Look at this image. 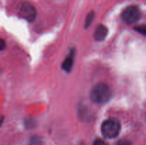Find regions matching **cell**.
Masks as SVG:
<instances>
[{
  "mask_svg": "<svg viewBox=\"0 0 146 145\" xmlns=\"http://www.w3.org/2000/svg\"><path fill=\"white\" fill-rule=\"evenodd\" d=\"M117 145H131V143L128 140H121Z\"/></svg>",
  "mask_w": 146,
  "mask_h": 145,
  "instance_id": "10",
  "label": "cell"
},
{
  "mask_svg": "<svg viewBox=\"0 0 146 145\" xmlns=\"http://www.w3.org/2000/svg\"><path fill=\"white\" fill-rule=\"evenodd\" d=\"M74 51L72 50L71 51L70 53L68 54V56L66 58V59L64 60V62H63L62 65V68L66 71V72H70L72 68L73 65H74Z\"/></svg>",
  "mask_w": 146,
  "mask_h": 145,
  "instance_id": "5",
  "label": "cell"
},
{
  "mask_svg": "<svg viewBox=\"0 0 146 145\" xmlns=\"http://www.w3.org/2000/svg\"><path fill=\"white\" fill-rule=\"evenodd\" d=\"M91 99L96 104H104L108 102L111 97L109 87L105 83H98L91 91Z\"/></svg>",
  "mask_w": 146,
  "mask_h": 145,
  "instance_id": "1",
  "label": "cell"
},
{
  "mask_svg": "<svg viewBox=\"0 0 146 145\" xmlns=\"http://www.w3.org/2000/svg\"><path fill=\"white\" fill-rule=\"evenodd\" d=\"M136 31H138L139 33H141L143 34H145V26H137L135 28Z\"/></svg>",
  "mask_w": 146,
  "mask_h": 145,
  "instance_id": "8",
  "label": "cell"
},
{
  "mask_svg": "<svg viewBox=\"0 0 146 145\" xmlns=\"http://www.w3.org/2000/svg\"><path fill=\"white\" fill-rule=\"evenodd\" d=\"M108 34V29L104 25H99L94 32V38L96 41H101L104 40Z\"/></svg>",
  "mask_w": 146,
  "mask_h": 145,
  "instance_id": "6",
  "label": "cell"
},
{
  "mask_svg": "<svg viewBox=\"0 0 146 145\" xmlns=\"http://www.w3.org/2000/svg\"><path fill=\"white\" fill-rule=\"evenodd\" d=\"M121 131V123L114 118L108 119L103 123L101 126V132L106 138L113 139L119 134Z\"/></svg>",
  "mask_w": 146,
  "mask_h": 145,
  "instance_id": "2",
  "label": "cell"
},
{
  "mask_svg": "<svg viewBox=\"0 0 146 145\" xmlns=\"http://www.w3.org/2000/svg\"><path fill=\"white\" fill-rule=\"evenodd\" d=\"M5 46H6L5 41H4L3 39H1V38H0V51L4 50V48H5Z\"/></svg>",
  "mask_w": 146,
  "mask_h": 145,
  "instance_id": "11",
  "label": "cell"
},
{
  "mask_svg": "<svg viewBox=\"0 0 146 145\" xmlns=\"http://www.w3.org/2000/svg\"><path fill=\"white\" fill-rule=\"evenodd\" d=\"M19 16L28 21H32L36 16V11L32 4L29 2H24L21 4L19 10Z\"/></svg>",
  "mask_w": 146,
  "mask_h": 145,
  "instance_id": "4",
  "label": "cell"
},
{
  "mask_svg": "<svg viewBox=\"0 0 146 145\" xmlns=\"http://www.w3.org/2000/svg\"><path fill=\"white\" fill-rule=\"evenodd\" d=\"M94 12H90L89 14H88V16H87L86 17V23H85L86 28H87V27L91 24L93 19H94Z\"/></svg>",
  "mask_w": 146,
  "mask_h": 145,
  "instance_id": "7",
  "label": "cell"
},
{
  "mask_svg": "<svg viewBox=\"0 0 146 145\" xmlns=\"http://www.w3.org/2000/svg\"><path fill=\"white\" fill-rule=\"evenodd\" d=\"M94 145H108L104 141L101 140V139H97L94 142Z\"/></svg>",
  "mask_w": 146,
  "mask_h": 145,
  "instance_id": "9",
  "label": "cell"
},
{
  "mask_svg": "<svg viewBox=\"0 0 146 145\" xmlns=\"http://www.w3.org/2000/svg\"><path fill=\"white\" fill-rule=\"evenodd\" d=\"M141 13L139 8L136 6H130L123 11L122 18L127 24H132L137 22L141 18Z\"/></svg>",
  "mask_w": 146,
  "mask_h": 145,
  "instance_id": "3",
  "label": "cell"
}]
</instances>
